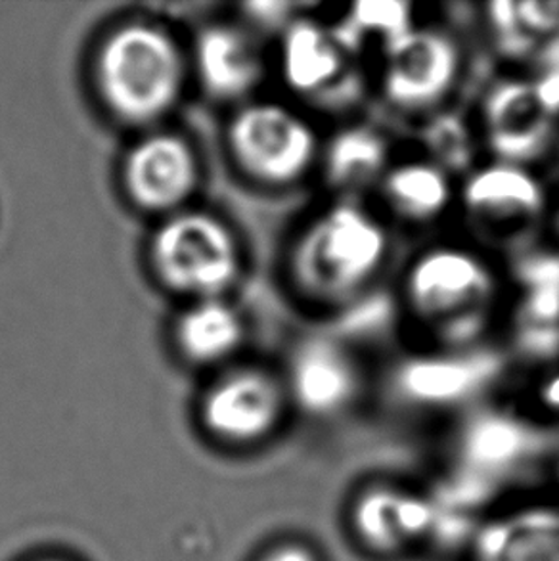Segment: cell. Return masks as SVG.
<instances>
[{
	"label": "cell",
	"instance_id": "cell-23",
	"mask_svg": "<svg viewBox=\"0 0 559 561\" xmlns=\"http://www.w3.org/2000/svg\"><path fill=\"white\" fill-rule=\"evenodd\" d=\"M179 340L190 357L217 360L242 342V320L228 305L204 301L182 317Z\"/></svg>",
	"mask_w": 559,
	"mask_h": 561
},
{
	"label": "cell",
	"instance_id": "cell-12",
	"mask_svg": "<svg viewBox=\"0 0 559 561\" xmlns=\"http://www.w3.org/2000/svg\"><path fill=\"white\" fill-rule=\"evenodd\" d=\"M402 142L378 119L351 115L326 129L318 163L320 196L372 199Z\"/></svg>",
	"mask_w": 559,
	"mask_h": 561
},
{
	"label": "cell",
	"instance_id": "cell-19",
	"mask_svg": "<svg viewBox=\"0 0 559 561\" xmlns=\"http://www.w3.org/2000/svg\"><path fill=\"white\" fill-rule=\"evenodd\" d=\"M127 179L140 204L163 209L189 196L196 181V161L181 138L159 135L130 153Z\"/></svg>",
	"mask_w": 559,
	"mask_h": 561
},
{
	"label": "cell",
	"instance_id": "cell-14",
	"mask_svg": "<svg viewBox=\"0 0 559 561\" xmlns=\"http://www.w3.org/2000/svg\"><path fill=\"white\" fill-rule=\"evenodd\" d=\"M397 234H438L456 219L458 181L422 153L402 146L370 199Z\"/></svg>",
	"mask_w": 559,
	"mask_h": 561
},
{
	"label": "cell",
	"instance_id": "cell-27",
	"mask_svg": "<svg viewBox=\"0 0 559 561\" xmlns=\"http://www.w3.org/2000/svg\"><path fill=\"white\" fill-rule=\"evenodd\" d=\"M543 242L559 251V190H554L552 202H550V209L546 217L545 232H543Z\"/></svg>",
	"mask_w": 559,
	"mask_h": 561
},
{
	"label": "cell",
	"instance_id": "cell-3",
	"mask_svg": "<svg viewBox=\"0 0 559 561\" xmlns=\"http://www.w3.org/2000/svg\"><path fill=\"white\" fill-rule=\"evenodd\" d=\"M363 66L368 96L395 122L412 129L441 110L460 104L469 50L453 23L420 18L409 31L366 54Z\"/></svg>",
	"mask_w": 559,
	"mask_h": 561
},
{
	"label": "cell",
	"instance_id": "cell-10",
	"mask_svg": "<svg viewBox=\"0 0 559 561\" xmlns=\"http://www.w3.org/2000/svg\"><path fill=\"white\" fill-rule=\"evenodd\" d=\"M376 368L349 337L326 332L305 335L287 357V399L317 420L347 414L376 386Z\"/></svg>",
	"mask_w": 559,
	"mask_h": 561
},
{
	"label": "cell",
	"instance_id": "cell-21",
	"mask_svg": "<svg viewBox=\"0 0 559 561\" xmlns=\"http://www.w3.org/2000/svg\"><path fill=\"white\" fill-rule=\"evenodd\" d=\"M197 68L209 91L223 96H240L261 77L258 48L240 31L213 27L197 43Z\"/></svg>",
	"mask_w": 559,
	"mask_h": 561
},
{
	"label": "cell",
	"instance_id": "cell-5",
	"mask_svg": "<svg viewBox=\"0 0 559 561\" xmlns=\"http://www.w3.org/2000/svg\"><path fill=\"white\" fill-rule=\"evenodd\" d=\"M378 368L376 386L381 387L389 401L417 412L474 409L512 374L500 343L477 351L402 345Z\"/></svg>",
	"mask_w": 559,
	"mask_h": 561
},
{
	"label": "cell",
	"instance_id": "cell-24",
	"mask_svg": "<svg viewBox=\"0 0 559 561\" xmlns=\"http://www.w3.org/2000/svg\"><path fill=\"white\" fill-rule=\"evenodd\" d=\"M522 404L515 409L533 420V414L559 420V360L520 373Z\"/></svg>",
	"mask_w": 559,
	"mask_h": 561
},
{
	"label": "cell",
	"instance_id": "cell-13",
	"mask_svg": "<svg viewBox=\"0 0 559 561\" xmlns=\"http://www.w3.org/2000/svg\"><path fill=\"white\" fill-rule=\"evenodd\" d=\"M535 445L537 425L514 404L469 409L456 433L458 489L474 496V491L529 460Z\"/></svg>",
	"mask_w": 559,
	"mask_h": 561
},
{
	"label": "cell",
	"instance_id": "cell-15",
	"mask_svg": "<svg viewBox=\"0 0 559 561\" xmlns=\"http://www.w3.org/2000/svg\"><path fill=\"white\" fill-rule=\"evenodd\" d=\"M443 508L437 499L404 486L376 485L356 496L351 527L374 554H401L437 533Z\"/></svg>",
	"mask_w": 559,
	"mask_h": 561
},
{
	"label": "cell",
	"instance_id": "cell-20",
	"mask_svg": "<svg viewBox=\"0 0 559 561\" xmlns=\"http://www.w3.org/2000/svg\"><path fill=\"white\" fill-rule=\"evenodd\" d=\"M410 148L460 183L484 160L469 107L441 110L409 129Z\"/></svg>",
	"mask_w": 559,
	"mask_h": 561
},
{
	"label": "cell",
	"instance_id": "cell-6",
	"mask_svg": "<svg viewBox=\"0 0 559 561\" xmlns=\"http://www.w3.org/2000/svg\"><path fill=\"white\" fill-rule=\"evenodd\" d=\"M278 61L287 89L318 110H332V123L361 114L355 107L368 96L363 60L315 4L282 27Z\"/></svg>",
	"mask_w": 559,
	"mask_h": 561
},
{
	"label": "cell",
	"instance_id": "cell-17",
	"mask_svg": "<svg viewBox=\"0 0 559 561\" xmlns=\"http://www.w3.org/2000/svg\"><path fill=\"white\" fill-rule=\"evenodd\" d=\"M289 404L284 379L263 370L232 374L205 399L204 416L213 433L251 443L276 430Z\"/></svg>",
	"mask_w": 559,
	"mask_h": 561
},
{
	"label": "cell",
	"instance_id": "cell-29",
	"mask_svg": "<svg viewBox=\"0 0 559 561\" xmlns=\"http://www.w3.org/2000/svg\"><path fill=\"white\" fill-rule=\"evenodd\" d=\"M46 561H56V560H46Z\"/></svg>",
	"mask_w": 559,
	"mask_h": 561
},
{
	"label": "cell",
	"instance_id": "cell-11",
	"mask_svg": "<svg viewBox=\"0 0 559 561\" xmlns=\"http://www.w3.org/2000/svg\"><path fill=\"white\" fill-rule=\"evenodd\" d=\"M159 273L171 286L213 296L236 280L240 253L235 238L220 222L190 213L169 220L153 245Z\"/></svg>",
	"mask_w": 559,
	"mask_h": 561
},
{
	"label": "cell",
	"instance_id": "cell-25",
	"mask_svg": "<svg viewBox=\"0 0 559 561\" xmlns=\"http://www.w3.org/2000/svg\"><path fill=\"white\" fill-rule=\"evenodd\" d=\"M529 76L537 89L538 99L543 100L546 110L559 122V58L531 69Z\"/></svg>",
	"mask_w": 559,
	"mask_h": 561
},
{
	"label": "cell",
	"instance_id": "cell-7",
	"mask_svg": "<svg viewBox=\"0 0 559 561\" xmlns=\"http://www.w3.org/2000/svg\"><path fill=\"white\" fill-rule=\"evenodd\" d=\"M471 110L484 160L543 171L559 148V122L538 99L529 71L491 77Z\"/></svg>",
	"mask_w": 559,
	"mask_h": 561
},
{
	"label": "cell",
	"instance_id": "cell-28",
	"mask_svg": "<svg viewBox=\"0 0 559 561\" xmlns=\"http://www.w3.org/2000/svg\"><path fill=\"white\" fill-rule=\"evenodd\" d=\"M558 476H559V463H558Z\"/></svg>",
	"mask_w": 559,
	"mask_h": 561
},
{
	"label": "cell",
	"instance_id": "cell-18",
	"mask_svg": "<svg viewBox=\"0 0 559 561\" xmlns=\"http://www.w3.org/2000/svg\"><path fill=\"white\" fill-rule=\"evenodd\" d=\"M471 561H559V506L510 510L477 529Z\"/></svg>",
	"mask_w": 559,
	"mask_h": 561
},
{
	"label": "cell",
	"instance_id": "cell-9",
	"mask_svg": "<svg viewBox=\"0 0 559 561\" xmlns=\"http://www.w3.org/2000/svg\"><path fill=\"white\" fill-rule=\"evenodd\" d=\"M100 83L117 114L146 122L163 114L181 89V58L163 31L130 25L107 41Z\"/></svg>",
	"mask_w": 559,
	"mask_h": 561
},
{
	"label": "cell",
	"instance_id": "cell-8",
	"mask_svg": "<svg viewBox=\"0 0 559 561\" xmlns=\"http://www.w3.org/2000/svg\"><path fill=\"white\" fill-rule=\"evenodd\" d=\"M324 135L301 107L259 102L236 117L232 146L243 168L261 183L289 188L317 183Z\"/></svg>",
	"mask_w": 559,
	"mask_h": 561
},
{
	"label": "cell",
	"instance_id": "cell-2",
	"mask_svg": "<svg viewBox=\"0 0 559 561\" xmlns=\"http://www.w3.org/2000/svg\"><path fill=\"white\" fill-rule=\"evenodd\" d=\"M399 234L370 199L318 197L287 245L286 276L303 309L345 319L393 278Z\"/></svg>",
	"mask_w": 559,
	"mask_h": 561
},
{
	"label": "cell",
	"instance_id": "cell-16",
	"mask_svg": "<svg viewBox=\"0 0 559 561\" xmlns=\"http://www.w3.org/2000/svg\"><path fill=\"white\" fill-rule=\"evenodd\" d=\"M477 20L506 69H531L559 58V0H497L477 4Z\"/></svg>",
	"mask_w": 559,
	"mask_h": 561
},
{
	"label": "cell",
	"instance_id": "cell-1",
	"mask_svg": "<svg viewBox=\"0 0 559 561\" xmlns=\"http://www.w3.org/2000/svg\"><path fill=\"white\" fill-rule=\"evenodd\" d=\"M389 288L404 347L477 351L500 342L506 255L464 232L425 238L399 261Z\"/></svg>",
	"mask_w": 559,
	"mask_h": 561
},
{
	"label": "cell",
	"instance_id": "cell-26",
	"mask_svg": "<svg viewBox=\"0 0 559 561\" xmlns=\"http://www.w3.org/2000/svg\"><path fill=\"white\" fill-rule=\"evenodd\" d=\"M263 561H318V558L310 548L297 545V542H289V545L274 548L273 552Z\"/></svg>",
	"mask_w": 559,
	"mask_h": 561
},
{
	"label": "cell",
	"instance_id": "cell-4",
	"mask_svg": "<svg viewBox=\"0 0 559 561\" xmlns=\"http://www.w3.org/2000/svg\"><path fill=\"white\" fill-rule=\"evenodd\" d=\"M554 190L543 171L483 160L458 183L460 232L502 255L543 240Z\"/></svg>",
	"mask_w": 559,
	"mask_h": 561
},
{
	"label": "cell",
	"instance_id": "cell-22",
	"mask_svg": "<svg viewBox=\"0 0 559 561\" xmlns=\"http://www.w3.org/2000/svg\"><path fill=\"white\" fill-rule=\"evenodd\" d=\"M335 8L338 14L328 20L361 60L420 20L417 4L409 0H361Z\"/></svg>",
	"mask_w": 559,
	"mask_h": 561
}]
</instances>
